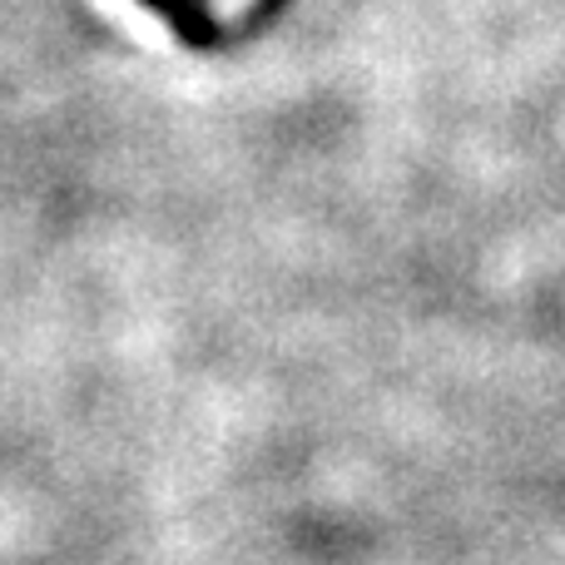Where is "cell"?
Wrapping results in <instances>:
<instances>
[{
	"mask_svg": "<svg viewBox=\"0 0 565 565\" xmlns=\"http://www.w3.org/2000/svg\"><path fill=\"white\" fill-rule=\"evenodd\" d=\"M154 15L169 20V30H174L179 40H189V45H214L218 35V20H214V6L209 0H145Z\"/></svg>",
	"mask_w": 565,
	"mask_h": 565,
	"instance_id": "obj_1",
	"label": "cell"
}]
</instances>
